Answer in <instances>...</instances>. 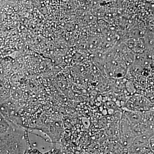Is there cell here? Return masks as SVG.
I'll list each match as a JSON object with an SVG mask.
<instances>
[{
	"label": "cell",
	"instance_id": "obj_2",
	"mask_svg": "<svg viewBox=\"0 0 154 154\" xmlns=\"http://www.w3.org/2000/svg\"><path fill=\"white\" fill-rule=\"evenodd\" d=\"M24 154H34V152L32 151L31 149H26Z\"/></svg>",
	"mask_w": 154,
	"mask_h": 154
},
{
	"label": "cell",
	"instance_id": "obj_1",
	"mask_svg": "<svg viewBox=\"0 0 154 154\" xmlns=\"http://www.w3.org/2000/svg\"><path fill=\"white\" fill-rule=\"evenodd\" d=\"M153 107L152 103L144 96L134 95L129 98L124 107L127 111L143 113L149 112Z\"/></svg>",
	"mask_w": 154,
	"mask_h": 154
}]
</instances>
